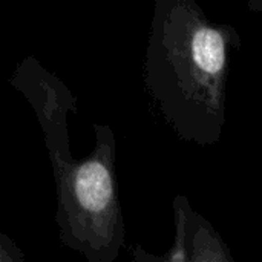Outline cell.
I'll return each instance as SVG.
<instances>
[{"label":"cell","mask_w":262,"mask_h":262,"mask_svg":"<svg viewBox=\"0 0 262 262\" xmlns=\"http://www.w3.org/2000/svg\"><path fill=\"white\" fill-rule=\"evenodd\" d=\"M239 46L238 29L210 20L196 0H154L146 83L181 140L220 141L230 60Z\"/></svg>","instance_id":"6da1fadb"},{"label":"cell","mask_w":262,"mask_h":262,"mask_svg":"<svg viewBox=\"0 0 262 262\" xmlns=\"http://www.w3.org/2000/svg\"><path fill=\"white\" fill-rule=\"evenodd\" d=\"M74 195L80 209L95 224L98 246L112 253L121 241V226L109 141L103 143L98 154L75 170Z\"/></svg>","instance_id":"7a4b0ae2"},{"label":"cell","mask_w":262,"mask_h":262,"mask_svg":"<svg viewBox=\"0 0 262 262\" xmlns=\"http://www.w3.org/2000/svg\"><path fill=\"white\" fill-rule=\"evenodd\" d=\"M175 241L161 259L170 262H233V256L215 227L196 213L183 195L173 200Z\"/></svg>","instance_id":"3957f363"},{"label":"cell","mask_w":262,"mask_h":262,"mask_svg":"<svg viewBox=\"0 0 262 262\" xmlns=\"http://www.w3.org/2000/svg\"><path fill=\"white\" fill-rule=\"evenodd\" d=\"M247 6L253 12H262V0H247Z\"/></svg>","instance_id":"277c9868"}]
</instances>
